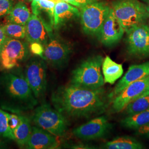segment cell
Segmentation results:
<instances>
[{
	"label": "cell",
	"mask_w": 149,
	"mask_h": 149,
	"mask_svg": "<svg viewBox=\"0 0 149 149\" xmlns=\"http://www.w3.org/2000/svg\"><path fill=\"white\" fill-rule=\"evenodd\" d=\"M8 122L11 130L13 132L20 123V117L14 114L8 113Z\"/></svg>",
	"instance_id": "obj_27"
},
{
	"label": "cell",
	"mask_w": 149,
	"mask_h": 149,
	"mask_svg": "<svg viewBox=\"0 0 149 149\" xmlns=\"http://www.w3.org/2000/svg\"><path fill=\"white\" fill-rule=\"evenodd\" d=\"M32 1V7L35 6L36 5V4L39 1V0H31Z\"/></svg>",
	"instance_id": "obj_34"
},
{
	"label": "cell",
	"mask_w": 149,
	"mask_h": 149,
	"mask_svg": "<svg viewBox=\"0 0 149 149\" xmlns=\"http://www.w3.org/2000/svg\"><path fill=\"white\" fill-rule=\"evenodd\" d=\"M126 33L129 54L138 58H149V26L145 23L139 24Z\"/></svg>",
	"instance_id": "obj_6"
},
{
	"label": "cell",
	"mask_w": 149,
	"mask_h": 149,
	"mask_svg": "<svg viewBox=\"0 0 149 149\" xmlns=\"http://www.w3.org/2000/svg\"><path fill=\"white\" fill-rule=\"evenodd\" d=\"M6 146L5 144V143L0 139V149L1 148H4Z\"/></svg>",
	"instance_id": "obj_33"
},
{
	"label": "cell",
	"mask_w": 149,
	"mask_h": 149,
	"mask_svg": "<svg viewBox=\"0 0 149 149\" xmlns=\"http://www.w3.org/2000/svg\"><path fill=\"white\" fill-rule=\"evenodd\" d=\"M112 8L125 32L149 18L148 6L138 0H117L113 3Z\"/></svg>",
	"instance_id": "obj_3"
},
{
	"label": "cell",
	"mask_w": 149,
	"mask_h": 149,
	"mask_svg": "<svg viewBox=\"0 0 149 149\" xmlns=\"http://www.w3.org/2000/svg\"><path fill=\"white\" fill-rule=\"evenodd\" d=\"M0 136L11 140H15L13 133L8 125V113L1 109H0Z\"/></svg>",
	"instance_id": "obj_25"
},
{
	"label": "cell",
	"mask_w": 149,
	"mask_h": 149,
	"mask_svg": "<svg viewBox=\"0 0 149 149\" xmlns=\"http://www.w3.org/2000/svg\"><path fill=\"white\" fill-rule=\"evenodd\" d=\"M149 76V61L129 66L125 75L118 82L112 92L109 94L111 100L119 94L130 84L138 80H141Z\"/></svg>",
	"instance_id": "obj_14"
},
{
	"label": "cell",
	"mask_w": 149,
	"mask_h": 149,
	"mask_svg": "<svg viewBox=\"0 0 149 149\" xmlns=\"http://www.w3.org/2000/svg\"><path fill=\"white\" fill-rule=\"evenodd\" d=\"M149 109V95L140 96L129 103L125 108L126 113L135 114Z\"/></svg>",
	"instance_id": "obj_23"
},
{
	"label": "cell",
	"mask_w": 149,
	"mask_h": 149,
	"mask_svg": "<svg viewBox=\"0 0 149 149\" xmlns=\"http://www.w3.org/2000/svg\"><path fill=\"white\" fill-rule=\"evenodd\" d=\"M148 11H149V5L148 6Z\"/></svg>",
	"instance_id": "obj_37"
},
{
	"label": "cell",
	"mask_w": 149,
	"mask_h": 149,
	"mask_svg": "<svg viewBox=\"0 0 149 149\" xmlns=\"http://www.w3.org/2000/svg\"><path fill=\"white\" fill-rule=\"evenodd\" d=\"M110 9L106 3L97 1L80 8L81 24L85 33L98 36Z\"/></svg>",
	"instance_id": "obj_5"
},
{
	"label": "cell",
	"mask_w": 149,
	"mask_h": 149,
	"mask_svg": "<svg viewBox=\"0 0 149 149\" xmlns=\"http://www.w3.org/2000/svg\"><path fill=\"white\" fill-rule=\"evenodd\" d=\"M149 85V76L130 84L116 96L112 101V108L116 113L124 110L129 103L138 98Z\"/></svg>",
	"instance_id": "obj_12"
},
{
	"label": "cell",
	"mask_w": 149,
	"mask_h": 149,
	"mask_svg": "<svg viewBox=\"0 0 149 149\" xmlns=\"http://www.w3.org/2000/svg\"><path fill=\"white\" fill-rule=\"evenodd\" d=\"M26 37L30 43H39L45 45L48 43L49 28L36 15H32L25 24Z\"/></svg>",
	"instance_id": "obj_16"
},
{
	"label": "cell",
	"mask_w": 149,
	"mask_h": 149,
	"mask_svg": "<svg viewBox=\"0 0 149 149\" xmlns=\"http://www.w3.org/2000/svg\"><path fill=\"white\" fill-rule=\"evenodd\" d=\"M143 1H144L145 2H146V3H148L149 4V0H142Z\"/></svg>",
	"instance_id": "obj_36"
},
{
	"label": "cell",
	"mask_w": 149,
	"mask_h": 149,
	"mask_svg": "<svg viewBox=\"0 0 149 149\" xmlns=\"http://www.w3.org/2000/svg\"><path fill=\"white\" fill-rule=\"evenodd\" d=\"M124 32L122 25L111 8L98 35L100 42L107 47L112 46L120 40Z\"/></svg>",
	"instance_id": "obj_13"
},
{
	"label": "cell",
	"mask_w": 149,
	"mask_h": 149,
	"mask_svg": "<svg viewBox=\"0 0 149 149\" xmlns=\"http://www.w3.org/2000/svg\"><path fill=\"white\" fill-rule=\"evenodd\" d=\"M79 8L69 3L61 1L56 3L54 13V26L57 27L64 22L80 17Z\"/></svg>",
	"instance_id": "obj_17"
},
{
	"label": "cell",
	"mask_w": 149,
	"mask_h": 149,
	"mask_svg": "<svg viewBox=\"0 0 149 149\" xmlns=\"http://www.w3.org/2000/svg\"><path fill=\"white\" fill-rule=\"evenodd\" d=\"M103 59L97 55L84 60L72 71L70 84L90 89L103 87L105 83L102 72Z\"/></svg>",
	"instance_id": "obj_2"
},
{
	"label": "cell",
	"mask_w": 149,
	"mask_h": 149,
	"mask_svg": "<svg viewBox=\"0 0 149 149\" xmlns=\"http://www.w3.org/2000/svg\"><path fill=\"white\" fill-rule=\"evenodd\" d=\"M33 120L38 127L59 138L64 136L68 129L69 124L66 118L47 103L36 109Z\"/></svg>",
	"instance_id": "obj_4"
},
{
	"label": "cell",
	"mask_w": 149,
	"mask_h": 149,
	"mask_svg": "<svg viewBox=\"0 0 149 149\" xmlns=\"http://www.w3.org/2000/svg\"><path fill=\"white\" fill-rule=\"evenodd\" d=\"M7 38V37L6 36L2 27L0 26V52L4 45Z\"/></svg>",
	"instance_id": "obj_31"
},
{
	"label": "cell",
	"mask_w": 149,
	"mask_h": 149,
	"mask_svg": "<svg viewBox=\"0 0 149 149\" xmlns=\"http://www.w3.org/2000/svg\"><path fill=\"white\" fill-rule=\"evenodd\" d=\"M71 52V49L68 44L53 38L44 46L41 57L53 68H60L68 63Z\"/></svg>",
	"instance_id": "obj_9"
},
{
	"label": "cell",
	"mask_w": 149,
	"mask_h": 149,
	"mask_svg": "<svg viewBox=\"0 0 149 149\" xmlns=\"http://www.w3.org/2000/svg\"><path fill=\"white\" fill-rule=\"evenodd\" d=\"M51 1H54V2H55V3H57V2H58L59 1H63V0H51Z\"/></svg>",
	"instance_id": "obj_35"
},
{
	"label": "cell",
	"mask_w": 149,
	"mask_h": 149,
	"mask_svg": "<svg viewBox=\"0 0 149 149\" xmlns=\"http://www.w3.org/2000/svg\"><path fill=\"white\" fill-rule=\"evenodd\" d=\"M149 95V85L148 86V87H146V88L145 89V90L144 92H143L140 96H139V97H140V96H145V95Z\"/></svg>",
	"instance_id": "obj_32"
},
{
	"label": "cell",
	"mask_w": 149,
	"mask_h": 149,
	"mask_svg": "<svg viewBox=\"0 0 149 149\" xmlns=\"http://www.w3.org/2000/svg\"><path fill=\"white\" fill-rule=\"evenodd\" d=\"M102 70L104 82L111 85L120 78L124 72L122 65L114 61L109 56L103 59Z\"/></svg>",
	"instance_id": "obj_18"
},
{
	"label": "cell",
	"mask_w": 149,
	"mask_h": 149,
	"mask_svg": "<svg viewBox=\"0 0 149 149\" xmlns=\"http://www.w3.org/2000/svg\"><path fill=\"white\" fill-rule=\"evenodd\" d=\"M148 26H149V25H148Z\"/></svg>",
	"instance_id": "obj_38"
},
{
	"label": "cell",
	"mask_w": 149,
	"mask_h": 149,
	"mask_svg": "<svg viewBox=\"0 0 149 149\" xmlns=\"http://www.w3.org/2000/svg\"><path fill=\"white\" fill-rule=\"evenodd\" d=\"M135 134L137 135L144 136L147 138H149V124L144 126L143 127L139 128L138 129L136 130Z\"/></svg>",
	"instance_id": "obj_30"
},
{
	"label": "cell",
	"mask_w": 149,
	"mask_h": 149,
	"mask_svg": "<svg viewBox=\"0 0 149 149\" xmlns=\"http://www.w3.org/2000/svg\"><path fill=\"white\" fill-rule=\"evenodd\" d=\"M59 138L42 128L33 127L26 146L31 149H57L60 145Z\"/></svg>",
	"instance_id": "obj_15"
},
{
	"label": "cell",
	"mask_w": 149,
	"mask_h": 149,
	"mask_svg": "<svg viewBox=\"0 0 149 149\" xmlns=\"http://www.w3.org/2000/svg\"><path fill=\"white\" fill-rule=\"evenodd\" d=\"M47 69V65L41 59L33 60L26 67L25 79L37 98L42 96L46 91Z\"/></svg>",
	"instance_id": "obj_8"
},
{
	"label": "cell",
	"mask_w": 149,
	"mask_h": 149,
	"mask_svg": "<svg viewBox=\"0 0 149 149\" xmlns=\"http://www.w3.org/2000/svg\"><path fill=\"white\" fill-rule=\"evenodd\" d=\"M111 99L103 88L90 89L71 84L61 86L52 96L56 109L64 116L87 118L106 111Z\"/></svg>",
	"instance_id": "obj_1"
},
{
	"label": "cell",
	"mask_w": 149,
	"mask_h": 149,
	"mask_svg": "<svg viewBox=\"0 0 149 149\" xmlns=\"http://www.w3.org/2000/svg\"><path fill=\"white\" fill-rule=\"evenodd\" d=\"M102 148L107 149H142L143 144L131 136H125L114 139L103 145Z\"/></svg>",
	"instance_id": "obj_19"
},
{
	"label": "cell",
	"mask_w": 149,
	"mask_h": 149,
	"mask_svg": "<svg viewBox=\"0 0 149 149\" xmlns=\"http://www.w3.org/2000/svg\"><path fill=\"white\" fill-rule=\"evenodd\" d=\"M72 5L78 8H81L83 7L97 1V0H63Z\"/></svg>",
	"instance_id": "obj_28"
},
{
	"label": "cell",
	"mask_w": 149,
	"mask_h": 149,
	"mask_svg": "<svg viewBox=\"0 0 149 149\" xmlns=\"http://www.w3.org/2000/svg\"><path fill=\"white\" fill-rule=\"evenodd\" d=\"M2 28L7 37L18 39H23L26 37V28L24 26L9 23L2 27Z\"/></svg>",
	"instance_id": "obj_24"
},
{
	"label": "cell",
	"mask_w": 149,
	"mask_h": 149,
	"mask_svg": "<svg viewBox=\"0 0 149 149\" xmlns=\"http://www.w3.org/2000/svg\"><path fill=\"white\" fill-rule=\"evenodd\" d=\"M20 117V123L13 132L15 140L20 146L26 145L32 133V127L29 120L23 116Z\"/></svg>",
	"instance_id": "obj_22"
},
{
	"label": "cell",
	"mask_w": 149,
	"mask_h": 149,
	"mask_svg": "<svg viewBox=\"0 0 149 149\" xmlns=\"http://www.w3.org/2000/svg\"><path fill=\"white\" fill-rule=\"evenodd\" d=\"M3 84L6 92L12 98L22 102H36L33 92L25 78L14 74H6L3 77Z\"/></svg>",
	"instance_id": "obj_10"
},
{
	"label": "cell",
	"mask_w": 149,
	"mask_h": 149,
	"mask_svg": "<svg viewBox=\"0 0 149 149\" xmlns=\"http://www.w3.org/2000/svg\"><path fill=\"white\" fill-rule=\"evenodd\" d=\"M111 128V124L106 117H96L75 128L72 134L83 140H92L104 137Z\"/></svg>",
	"instance_id": "obj_11"
},
{
	"label": "cell",
	"mask_w": 149,
	"mask_h": 149,
	"mask_svg": "<svg viewBox=\"0 0 149 149\" xmlns=\"http://www.w3.org/2000/svg\"><path fill=\"white\" fill-rule=\"evenodd\" d=\"M121 125L125 128L137 130L149 124V109L138 113L129 115L123 119Z\"/></svg>",
	"instance_id": "obj_21"
},
{
	"label": "cell",
	"mask_w": 149,
	"mask_h": 149,
	"mask_svg": "<svg viewBox=\"0 0 149 149\" xmlns=\"http://www.w3.org/2000/svg\"><path fill=\"white\" fill-rule=\"evenodd\" d=\"M27 50L24 44L17 39L7 37L0 52L2 67L11 69L26 58Z\"/></svg>",
	"instance_id": "obj_7"
},
{
	"label": "cell",
	"mask_w": 149,
	"mask_h": 149,
	"mask_svg": "<svg viewBox=\"0 0 149 149\" xmlns=\"http://www.w3.org/2000/svg\"><path fill=\"white\" fill-rule=\"evenodd\" d=\"M7 16V19L9 23L25 26L31 15L26 4L22 2H19L13 7Z\"/></svg>",
	"instance_id": "obj_20"
},
{
	"label": "cell",
	"mask_w": 149,
	"mask_h": 149,
	"mask_svg": "<svg viewBox=\"0 0 149 149\" xmlns=\"http://www.w3.org/2000/svg\"><path fill=\"white\" fill-rule=\"evenodd\" d=\"M13 8L11 0H0V17L7 16Z\"/></svg>",
	"instance_id": "obj_26"
},
{
	"label": "cell",
	"mask_w": 149,
	"mask_h": 149,
	"mask_svg": "<svg viewBox=\"0 0 149 149\" xmlns=\"http://www.w3.org/2000/svg\"><path fill=\"white\" fill-rule=\"evenodd\" d=\"M31 50L33 53L42 56L44 52V46L40 43L36 42L32 43L31 45Z\"/></svg>",
	"instance_id": "obj_29"
}]
</instances>
